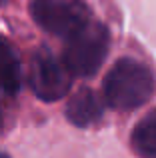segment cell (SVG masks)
I'll list each match as a JSON object with an SVG mask.
<instances>
[{
  "mask_svg": "<svg viewBox=\"0 0 156 158\" xmlns=\"http://www.w3.org/2000/svg\"><path fill=\"white\" fill-rule=\"evenodd\" d=\"M154 88L152 70L136 58H118L102 84L104 102L114 110H134L146 104Z\"/></svg>",
  "mask_w": 156,
  "mask_h": 158,
  "instance_id": "1",
  "label": "cell"
},
{
  "mask_svg": "<svg viewBox=\"0 0 156 158\" xmlns=\"http://www.w3.org/2000/svg\"><path fill=\"white\" fill-rule=\"evenodd\" d=\"M110 46V32L104 24L90 22L82 30L66 38L62 62L72 76L88 78L100 70Z\"/></svg>",
  "mask_w": 156,
  "mask_h": 158,
  "instance_id": "2",
  "label": "cell"
},
{
  "mask_svg": "<svg viewBox=\"0 0 156 158\" xmlns=\"http://www.w3.org/2000/svg\"><path fill=\"white\" fill-rule=\"evenodd\" d=\"M30 16L44 32L58 38H70L92 22L84 0H32Z\"/></svg>",
  "mask_w": 156,
  "mask_h": 158,
  "instance_id": "3",
  "label": "cell"
},
{
  "mask_svg": "<svg viewBox=\"0 0 156 158\" xmlns=\"http://www.w3.org/2000/svg\"><path fill=\"white\" fill-rule=\"evenodd\" d=\"M28 82L36 98L44 102H56L68 94L72 74L60 58H56L48 48L40 46L30 58Z\"/></svg>",
  "mask_w": 156,
  "mask_h": 158,
  "instance_id": "4",
  "label": "cell"
},
{
  "mask_svg": "<svg viewBox=\"0 0 156 158\" xmlns=\"http://www.w3.org/2000/svg\"><path fill=\"white\" fill-rule=\"evenodd\" d=\"M66 120L78 128H86L96 124L104 114V102L100 100L94 90L80 88L68 98L66 108H64Z\"/></svg>",
  "mask_w": 156,
  "mask_h": 158,
  "instance_id": "5",
  "label": "cell"
},
{
  "mask_svg": "<svg viewBox=\"0 0 156 158\" xmlns=\"http://www.w3.org/2000/svg\"><path fill=\"white\" fill-rule=\"evenodd\" d=\"M20 56L16 52V46L6 38L0 36V88L14 96L20 90Z\"/></svg>",
  "mask_w": 156,
  "mask_h": 158,
  "instance_id": "6",
  "label": "cell"
},
{
  "mask_svg": "<svg viewBox=\"0 0 156 158\" xmlns=\"http://www.w3.org/2000/svg\"><path fill=\"white\" fill-rule=\"evenodd\" d=\"M130 144L138 158H156V108L136 122L130 134Z\"/></svg>",
  "mask_w": 156,
  "mask_h": 158,
  "instance_id": "7",
  "label": "cell"
},
{
  "mask_svg": "<svg viewBox=\"0 0 156 158\" xmlns=\"http://www.w3.org/2000/svg\"><path fill=\"white\" fill-rule=\"evenodd\" d=\"M8 2V0H0V6H4V4H6Z\"/></svg>",
  "mask_w": 156,
  "mask_h": 158,
  "instance_id": "8",
  "label": "cell"
},
{
  "mask_svg": "<svg viewBox=\"0 0 156 158\" xmlns=\"http://www.w3.org/2000/svg\"><path fill=\"white\" fill-rule=\"evenodd\" d=\"M0 158H10V156H8V154H0Z\"/></svg>",
  "mask_w": 156,
  "mask_h": 158,
  "instance_id": "9",
  "label": "cell"
},
{
  "mask_svg": "<svg viewBox=\"0 0 156 158\" xmlns=\"http://www.w3.org/2000/svg\"><path fill=\"white\" fill-rule=\"evenodd\" d=\"M0 124H2V114H0Z\"/></svg>",
  "mask_w": 156,
  "mask_h": 158,
  "instance_id": "10",
  "label": "cell"
}]
</instances>
